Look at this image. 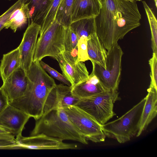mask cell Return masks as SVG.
<instances>
[{
  "mask_svg": "<svg viewBox=\"0 0 157 157\" xmlns=\"http://www.w3.org/2000/svg\"><path fill=\"white\" fill-rule=\"evenodd\" d=\"M100 0L102 7L94 17L96 33L108 50L140 25L141 15L136 1Z\"/></svg>",
  "mask_w": 157,
  "mask_h": 157,
  "instance_id": "cell-1",
  "label": "cell"
},
{
  "mask_svg": "<svg viewBox=\"0 0 157 157\" xmlns=\"http://www.w3.org/2000/svg\"><path fill=\"white\" fill-rule=\"evenodd\" d=\"M27 75L28 84L24 95L9 104L22 110L36 120L43 115L47 98L56 84L42 68L39 61L33 62Z\"/></svg>",
  "mask_w": 157,
  "mask_h": 157,
  "instance_id": "cell-2",
  "label": "cell"
},
{
  "mask_svg": "<svg viewBox=\"0 0 157 157\" xmlns=\"http://www.w3.org/2000/svg\"><path fill=\"white\" fill-rule=\"evenodd\" d=\"M30 136L43 133L61 140L76 141L84 144L87 140L70 121L63 108L51 110L35 120Z\"/></svg>",
  "mask_w": 157,
  "mask_h": 157,
  "instance_id": "cell-3",
  "label": "cell"
},
{
  "mask_svg": "<svg viewBox=\"0 0 157 157\" xmlns=\"http://www.w3.org/2000/svg\"><path fill=\"white\" fill-rule=\"evenodd\" d=\"M145 101V97L119 118L101 125L106 136L115 139L122 144L136 136Z\"/></svg>",
  "mask_w": 157,
  "mask_h": 157,
  "instance_id": "cell-4",
  "label": "cell"
},
{
  "mask_svg": "<svg viewBox=\"0 0 157 157\" xmlns=\"http://www.w3.org/2000/svg\"><path fill=\"white\" fill-rule=\"evenodd\" d=\"M66 28L55 20L48 27L40 30L33 61H39L48 56L55 59L65 51Z\"/></svg>",
  "mask_w": 157,
  "mask_h": 157,
  "instance_id": "cell-5",
  "label": "cell"
},
{
  "mask_svg": "<svg viewBox=\"0 0 157 157\" xmlns=\"http://www.w3.org/2000/svg\"><path fill=\"white\" fill-rule=\"evenodd\" d=\"M119 99L118 91H106L92 96L80 99L74 105L103 125L116 115L113 111L114 104Z\"/></svg>",
  "mask_w": 157,
  "mask_h": 157,
  "instance_id": "cell-6",
  "label": "cell"
},
{
  "mask_svg": "<svg viewBox=\"0 0 157 157\" xmlns=\"http://www.w3.org/2000/svg\"><path fill=\"white\" fill-rule=\"evenodd\" d=\"M123 52L118 43L108 50L106 68L91 61L92 71L106 91H118L121 80Z\"/></svg>",
  "mask_w": 157,
  "mask_h": 157,
  "instance_id": "cell-7",
  "label": "cell"
},
{
  "mask_svg": "<svg viewBox=\"0 0 157 157\" xmlns=\"http://www.w3.org/2000/svg\"><path fill=\"white\" fill-rule=\"evenodd\" d=\"M69 120L80 130L87 140L103 142L106 136L99 124L84 111L75 105L63 108Z\"/></svg>",
  "mask_w": 157,
  "mask_h": 157,
  "instance_id": "cell-8",
  "label": "cell"
},
{
  "mask_svg": "<svg viewBox=\"0 0 157 157\" xmlns=\"http://www.w3.org/2000/svg\"><path fill=\"white\" fill-rule=\"evenodd\" d=\"M58 62L63 75L73 87L87 79L89 72L83 62L79 61L65 51L55 59Z\"/></svg>",
  "mask_w": 157,
  "mask_h": 157,
  "instance_id": "cell-9",
  "label": "cell"
},
{
  "mask_svg": "<svg viewBox=\"0 0 157 157\" xmlns=\"http://www.w3.org/2000/svg\"><path fill=\"white\" fill-rule=\"evenodd\" d=\"M21 149L33 150L75 149L78 148L75 144L67 143L61 139L40 133L29 137L22 136L16 139Z\"/></svg>",
  "mask_w": 157,
  "mask_h": 157,
  "instance_id": "cell-10",
  "label": "cell"
},
{
  "mask_svg": "<svg viewBox=\"0 0 157 157\" xmlns=\"http://www.w3.org/2000/svg\"><path fill=\"white\" fill-rule=\"evenodd\" d=\"M40 29V25L31 22L24 33L21 41L18 47L20 56L21 67L26 74L33 62Z\"/></svg>",
  "mask_w": 157,
  "mask_h": 157,
  "instance_id": "cell-11",
  "label": "cell"
},
{
  "mask_svg": "<svg viewBox=\"0 0 157 157\" xmlns=\"http://www.w3.org/2000/svg\"><path fill=\"white\" fill-rule=\"evenodd\" d=\"M30 117L22 110L9 104L0 114V125L18 139L22 136V131Z\"/></svg>",
  "mask_w": 157,
  "mask_h": 157,
  "instance_id": "cell-12",
  "label": "cell"
},
{
  "mask_svg": "<svg viewBox=\"0 0 157 157\" xmlns=\"http://www.w3.org/2000/svg\"><path fill=\"white\" fill-rule=\"evenodd\" d=\"M27 84V74L20 67L3 81L1 88L7 96L9 103L24 95Z\"/></svg>",
  "mask_w": 157,
  "mask_h": 157,
  "instance_id": "cell-13",
  "label": "cell"
},
{
  "mask_svg": "<svg viewBox=\"0 0 157 157\" xmlns=\"http://www.w3.org/2000/svg\"><path fill=\"white\" fill-rule=\"evenodd\" d=\"M148 94L141 115L139 129L136 136H140L147 128L149 124L156 117L157 114V90L149 86Z\"/></svg>",
  "mask_w": 157,
  "mask_h": 157,
  "instance_id": "cell-14",
  "label": "cell"
},
{
  "mask_svg": "<svg viewBox=\"0 0 157 157\" xmlns=\"http://www.w3.org/2000/svg\"><path fill=\"white\" fill-rule=\"evenodd\" d=\"M101 7L100 0H74L71 12V23L83 18L95 17Z\"/></svg>",
  "mask_w": 157,
  "mask_h": 157,
  "instance_id": "cell-15",
  "label": "cell"
},
{
  "mask_svg": "<svg viewBox=\"0 0 157 157\" xmlns=\"http://www.w3.org/2000/svg\"><path fill=\"white\" fill-rule=\"evenodd\" d=\"M106 91L92 71L87 79L71 87V90L72 95L79 99L92 96Z\"/></svg>",
  "mask_w": 157,
  "mask_h": 157,
  "instance_id": "cell-16",
  "label": "cell"
},
{
  "mask_svg": "<svg viewBox=\"0 0 157 157\" xmlns=\"http://www.w3.org/2000/svg\"><path fill=\"white\" fill-rule=\"evenodd\" d=\"M87 51L91 61L106 68L107 52L96 33L91 35L87 40Z\"/></svg>",
  "mask_w": 157,
  "mask_h": 157,
  "instance_id": "cell-17",
  "label": "cell"
},
{
  "mask_svg": "<svg viewBox=\"0 0 157 157\" xmlns=\"http://www.w3.org/2000/svg\"><path fill=\"white\" fill-rule=\"evenodd\" d=\"M52 0H23L28 10L29 24L33 22L40 26Z\"/></svg>",
  "mask_w": 157,
  "mask_h": 157,
  "instance_id": "cell-18",
  "label": "cell"
},
{
  "mask_svg": "<svg viewBox=\"0 0 157 157\" xmlns=\"http://www.w3.org/2000/svg\"><path fill=\"white\" fill-rule=\"evenodd\" d=\"M20 67L21 59L18 47L4 54L0 64V75L3 81Z\"/></svg>",
  "mask_w": 157,
  "mask_h": 157,
  "instance_id": "cell-19",
  "label": "cell"
},
{
  "mask_svg": "<svg viewBox=\"0 0 157 157\" xmlns=\"http://www.w3.org/2000/svg\"><path fill=\"white\" fill-rule=\"evenodd\" d=\"M71 89V86L63 84H56L47 98L43 108V115L52 110L62 108L61 105L64 98L67 92Z\"/></svg>",
  "mask_w": 157,
  "mask_h": 157,
  "instance_id": "cell-20",
  "label": "cell"
},
{
  "mask_svg": "<svg viewBox=\"0 0 157 157\" xmlns=\"http://www.w3.org/2000/svg\"><path fill=\"white\" fill-rule=\"evenodd\" d=\"M29 19L26 5L23 3L11 14L4 25L5 29L10 28L15 32L17 29L26 24Z\"/></svg>",
  "mask_w": 157,
  "mask_h": 157,
  "instance_id": "cell-21",
  "label": "cell"
},
{
  "mask_svg": "<svg viewBox=\"0 0 157 157\" xmlns=\"http://www.w3.org/2000/svg\"><path fill=\"white\" fill-rule=\"evenodd\" d=\"M95 17L81 19L71 24L70 27L78 40L81 36L89 37L96 32Z\"/></svg>",
  "mask_w": 157,
  "mask_h": 157,
  "instance_id": "cell-22",
  "label": "cell"
},
{
  "mask_svg": "<svg viewBox=\"0 0 157 157\" xmlns=\"http://www.w3.org/2000/svg\"><path fill=\"white\" fill-rule=\"evenodd\" d=\"M74 0H61L55 20L61 25L68 27L71 23V12Z\"/></svg>",
  "mask_w": 157,
  "mask_h": 157,
  "instance_id": "cell-23",
  "label": "cell"
},
{
  "mask_svg": "<svg viewBox=\"0 0 157 157\" xmlns=\"http://www.w3.org/2000/svg\"><path fill=\"white\" fill-rule=\"evenodd\" d=\"M148 22L151 34V47L153 53L157 55V21L151 9L145 1H142Z\"/></svg>",
  "mask_w": 157,
  "mask_h": 157,
  "instance_id": "cell-24",
  "label": "cell"
},
{
  "mask_svg": "<svg viewBox=\"0 0 157 157\" xmlns=\"http://www.w3.org/2000/svg\"><path fill=\"white\" fill-rule=\"evenodd\" d=\"M77 36L70 26L66 27L64 40L65 51L75 58H78Z\"/></svg>",
  "mask_w": 157,
  "mask_h": 157,
  "instance_id": "cell-25",
  "label": "cell"
},
{
  "mask_svg": "<svg viewBox=\"0 0 157 157\" xmlns=\"http://www.w3.org/2000/svg\"><path fill=\"white\" fill-rule=\"evenodd\" d=\"M61 0H52L44 17L40 30L48 27L55 20L58 7Z\"/></svg>",
  "mask_w": 157,
  "mask_h": 157,
  "instance_id": "cell-26",
  "label": "cell"
},
{
  "mask_svg": "<svg viewBox=\"0 0 157 157\" xmlns=\"http://www.w3.org/2000/svg\"><path fill=\"white\" fill-rule=\"evenodd\" d=\"M20 149L15 136L12 134H0V149Z\"/></svg>",
  "mask_w": 157,
  "mask_h": 157,
  "instance_id": "cell-27",
  "label": "cell"
},
{
  "mask_svg": "<svg viewBox=\"0 0 157 157\" xmlns=\"http://www.w3.org/2000/svg\"><path fill=\"white\" fill-rule=\"evenodd\" d=\"M89 37L81 36L78 40L77 44L78 59L81 62L90 60L88 53L87 40Z\"/></svg>",
  "mask_w": 157,
  "mask_h": 157,
  "instance_id": "cell-28",
  "label": "cell"
},
{
  "mask_svg": "<svg viewBox=\"0 0 157 157\" xmlns=\"http://www.w3.org/2000/svg\"><path fill=\"white\" fill-rule=\"evenodd\" d=\"M39 62L42 68L46 71L48 72L52 77L67 85V86H71V85L70 82L63 75L59 73L41 60Z\"/></svg>",
  "mask_w": 157,
  "mask_h": 157,
  "instance_id": "cell-29",
  "label": "cell"
},
{
  "mask_svg": "<svg viewBox=\"0 0 157 157\" xmlns=\"http://www.w3.org/2000/svg\"><path fill=\"white\" fill-rule=\"evenodd\" d=\"M151 73V83L150 86H153L157 90V55L153 53L152 57L149 60Z\"/></svg>",
  "mask_w": 157,
  "mask_h": 157,
  "instance_id": "cell-30",
  "label": "cell"
},
{
  "mask_svg": "<svg viewBox=\"0 0 157 157\" xmlns=\"http://www.w3.org/2000/svg\"><path fill=\"white\" fill-rule=\"evenodd\" d=\"M23 0H18L5 12L0 16V31L4 28V25L11 13L23 3Z\"/></svg>",
  "mask_w": 157,
  "mask_h": 157,
  "instance_id": "cell-31",
  "label": "cell"
},
{
  "mask_svg": "<svg viewBox=\"0 0 157 157\" xmlns=\"http://www.w3.org/2000/svg\"><path fill=\"white\" fill-rule=\"evenodd\" d=\"M9 104L8 99L2 89L0 88V114Z\"/></svg>",
  "mask_w": 157,
  "mask_h": 157,
  "instance_id": "cell-32",
  "label": "cell"
},
{
  "mask_svg": "<svg viewBox=\"0 0 157 157\" xmlns=\"http://www.w3.org/2000/svg\"><path fill=\"white\" fill-rule=\"evenodd\" d=\"M11 134L9 131L0 125V134Z\"/></svg>",
  "mask_w": 157,
  "mask_h": 157,
  "instance_id": "cell-33",
  "label": "cell"
},
{
  "mask_svg": "<svg viewBox=\"0 0 157 157\" xmlns=\"http://www.w3.org/2000/svg\"><path fill=\"white\" fill-rule=\"evenodd\" d=\"M154 0V2H155V5L156 7H157V0Z\"/></svg>",
  "mask_w": 157,
  "mask_h": 157,
  "instance_id": "cell-34",
  "label": "cell"
},
{
  "mask_svg": "<svg viewBox=\"0 0 157 157\" xmlns=\"http://www.w3.org/2000/svg\"><path fill=\"white\" fill-rule=\"evenodd\" d=\"M131 1H140L141 0H128Z\"/></svg>",
  "mask_w": 157,
  "mask_h": 157,
  "instance_id": "cell-35",
  "label": "cell"
}]
</instances>
